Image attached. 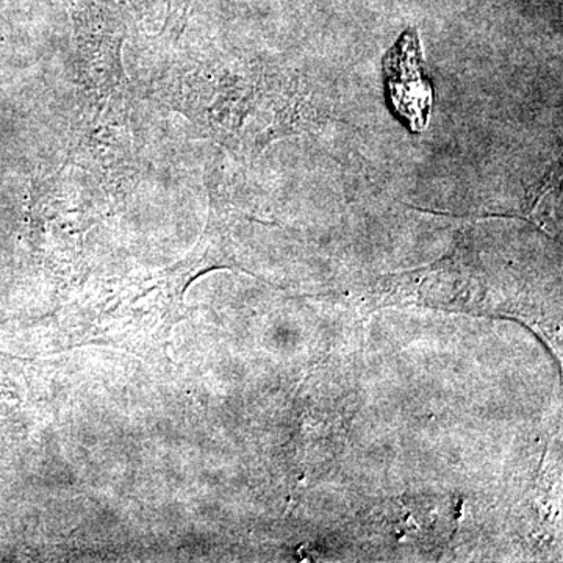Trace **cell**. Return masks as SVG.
I'll use <instances>...</instances> for the list:
<instances>
[{
	"label": "cell",
	"mask_w": 563,
	"mask_h": 563,
	"mask_svg": "<svg viewBox=\"0 0 563 563\" xmlns=\"http://www.w3.org/2000/svg\"><path fill=\"white\" fill-rule=\"evenodd\" d=\"M385 81L393 110L412 132L428 128L433 88L426 73L417 29L399 36L384 58Z\"/></svg>",
	"instance_id": "1"
}]
</instances>
